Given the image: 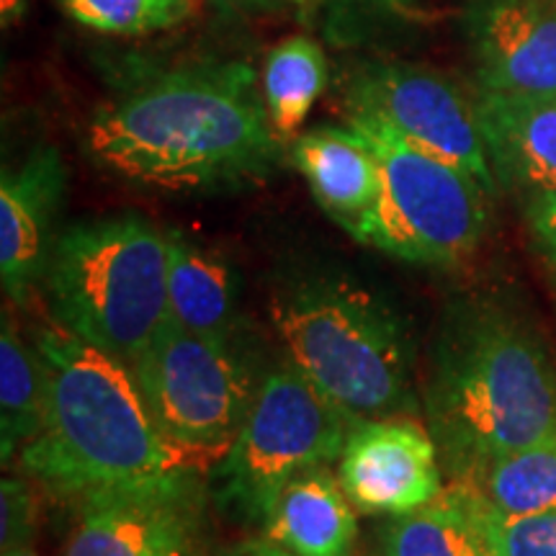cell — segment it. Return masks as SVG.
I'll list each match as a JSON object with an SVG mask.
<instances>
[{
	"label": "cell",
	"instance_id": "6da1fadb",
	"mask_svg": "<svg viewBox=\"0 0 556 556\" xmlns=\"http://www.w3.org/2000/svg\"><path fill=\"white\" fill-rule=\"evenodd\" d=\"M281 144L255 70L235 60L135 70L83 137L111 176L173 193L258 184L276 170Z\"/></svg>",
	"mask_w": 556,
	"mask_h": 556
},
{
	"label": "cell",
	"instance_id": "7a4b0ae2",
	"mask_svg": "<svg viewBox=\"0 0 556 556\" xmlns=\"http://www.w3.org/2000/svg\"><path fill=\"white\" fill-rule=\"evenodd\" d=\"M45 368V417L21 448L24 475L67 503L206 471L217 458L180 446L124 361L62 328L34 336Z\"/></svg>",
	"mask_w": 556,
	"mask_h": 556
},
{
	"label": "cell",
	"instance_id": "3957f363",
	"mask_svg": "<svg viewBox=\"0 0 556 556\" xmlns=\"http://www.w3.org/2000/svg\"><path fill=\"white\" fill-rule=\"evenodd\" d=\"M426 420L454 482L556 428V368L544 340L495 302L443 317L426 384Z\"/></svg>",
	"mask_w": 556,
	"mask_h": 556
},
{
	"label": "cell",
	"instance_id": "277c9868",
	"mask_svg": "<svg viewBox=\"0 0 556 556\" xmlns=\"http://www.w3.org/2000/svg\"><path fill=\"white\" fill-rule=\"evenodd\" d=\"M270 323L287 361L353 422L413 407V340L405 319L366 283L302 276L274 291Z\"/></svg>",
	"mask_w": 556,
	"mask_h": 556
},
{
	"label": "cell",
	"instance_id": "5b68a950",
	"mask_svg": "<svg viewBox=\"0 0 556 556\" xmlns=\"http://www.w3.org/2000/svg\"><path fill=\"white\" fill-rule=\"evenodd\" d=\"M54 323L129 368L168 312V229L139 214L75 222L58 232L45 276Z\"/></svg>",
	"mask_w": 556,
	"mask_h": 556
},
{
	"label": "cell",
	"instance_id": "8992f818",
	"mask_svg": "<svg viewBox=\"0 0 556 556\" xmlns=\"http://www.w3.org/2000/svg\"><path fill=\"white\" fill-rule=\"evenodd\" d=\"M345 124L368 142L381 180L377 204L353 238L420 266L467 261L486 232L492 193L467 170L413 148L366 111L345 109Z\"/></svg>",
	"mask_w": 556,
	"mask_h": 556
},
{
	"label": "cell",
	"instance_id": "52a82bcc",
	"mask_svg": "<svg viewBox=\"0 0 556 556\" xmlns=\"http://www.w3.org/2000/svg\"><path fill=\"white\" fill-rule=\"evenodd\" d=\"M356 422L291 361L268 368L238 438L214 467L217 495L235 516L263 523L291 479L340 462Z\"/></svg>",
	"mask_w": 556,
	"mask_h": 556
},
{
	"label": "cell",
	"instance_id": "ba28073f",
	"mask_svg": "<svg viewBox=\"0 0 556 556\" xmlns=\"http://www.w3.org/2000/svg\"><path fill=\"white\" fill-rule=\"evenodd\" d=\"M131 371L168 435L217 462L238 438L261 384L235 340L197 336L170 317Z\"/></svg>",
	"mask_w": 556,
	"mask_h": 556
},
{
	"label": "cell",
	"instance_id": "9c48e42d",
	"mask_svg": "<svg viewBox=\"0 0 556 556\" xmlns=\"http://www.w3.org/2000/svg\"><path fill=\"white\" fill-rule=\"evenodd\" d=\"M343 106L377 116L413 148L467 170L486 193H497L475 101L446 75L409 62L366 60L345 75Z\"/></svg>",
	"mask_w": 556,
	"mask_h": 556
},
{
	"label": "cell",
	"instance_id": "30bf717a",
	"mask_svg": "<svg viewBox=\"0 0 556 556\" xmlns=\"http://www.w3.org/2000/svg\"><path fill=\"white\" fill-rule=\"evenodd\" d=\"M204 475L191 471L83 500L65 556H189L204 505Z\"/></svg>",
	"mask_w": 556,
	"mask_h": 556
},
{
	"label": "cell",
	"instance_id": "8fae6325",
	"mask_svg": "<svg viewBox=\"0 0 556 556\" xmlns=\"http://www.w3.org/2000/svg\"><path fill=\"white\" fill-rule=\"evenodd\" d=\"M340 484L361 513H413L443 492L441 454L430 430L405 415L358 420L340 454Z\"/></svg>",
	"mask_w": 556,
	"mask_h": 556
},
{
	"label": "cell",
	"instance_id": "7c38bea8",
	"mask_svg": "<svg viewBox=\"0 0 556 556\" xmlns=\"http://www.w3.org/2000/svg\"><path fill=\"white\" fill-rule=\"evenodd\" d=\"M462 31L479 90L556 93V0H467Z\"/></svg>",
	"mask_w": 556,
	"mask_h": 556
},
{
	"label": "cell",
	"instance_id": "4fadbf2b",
	"mask_svg": "<svg viewBox=\"0 0 556 556\" xmlns=\"http://www.w3.org/2000/svg\"><path fill=\"white\" fill-rule=\"evenodd\" d=\"M67 170L58 148L29 152L0 176V278L11 302L26 304L41 287L50 261L54 219L62 206Z\"/></svg>",
	"mask_w": 556,
	"mask_h": 556
},
{
	"label": "cell",
	"instance_id": "5bb4252c",
	"mask_svg": "<svg viewBox=\"0 0 556 556\" xmlns=\"http://www.w3.org/2000/svg\"><path fill=\"white\" fill-rule=\"evenodd\" d=\"M475 106L497 189L516 191L523 199L556 191V93L479 90Z\"/></svg>",
	"mask_w": 556,
	"mask_h": 556
},
{
	"label": "cell",
	"instance_id": "9a60e30c",
	"mask_svg": "<svg viewBox=\"0 0 556 556\" xmlns=\"http://www.w3.org/2000/svg\"><path fill=\"white\" fill-rule=\"evenodd\" d=\"M291 163L317 204L345 229H356L379 199V165L353 127H317L291 139Z\"/></svg>",
	"mask_w": 556,
	"mask_h": 556
},
{
	"label": "cell",
	"instance_id": "2e32d148",
	"mask_svg": "<svg viewBox=\"0 0 556 556\" xmlns=\"http://www.w3.org/2000/svg\"><path fill=\"white\" fill-rule=\"evenodd\" d=\"M261 526L263 536L296 556H353L358 539L356 507L330 467L291 479Z\"/></svg>",
	"mask_w": 556,
	"mask_h": 556
},
{
	"label": "cell",
	"instance_id": "e0dca14e",
	"mask_svg": "<svg viewBox=\"0 0 556 556\" xmlns=\"http://www.w3.org/2000/svg\"><path fill=\"white\" fill-rule=\"evenodd\" d=\"M238 276L227 258L180 229H168V312L180 328L235 340Z\"/></svg>",
	"mask_w": 556,
	"mask_h": 556
},
{
	"label": "cell",
	"instance_id": "ac0fdd59",
	"mask_svg": "<svg viewBox=\"0 0 556 556\" xmlns=\"http://www.w3.org/2000/svg\"><path fill=\"white\" fill-rule=\"evenodd\" d=\"M475 503L462 484L451 482L433 503L413 513L389 516L377 556H486Z\"/></svg>",
	"mask_w": 556,
	"mask_h": 556
},
{
	"label": "cell",
	"instance_id": "d6986e66",
	"mask_svg": "<svg viewBox=\"0 0 556 556\" xmlns=\"http://www.w3.org/2000/svg\"><path fill=\"white\" fill-rule=\"evenodd\" d=\"M492 516L520 518L556 507V428L531 446L486 464L458 482Z\"/></svg>",
	"mask_w": 556,
	"mask_h": 556
},
{
	"label": "cell",
	"instance_id": "ffe728a7",
	"mask_svg": "<svg viewBox=\"0 0 556 556\" xmlns=\"http://www.w3.org/2000/svg\"><path fill=\"white\" fill-rule=\"evenodd\" d=\"M330 83V65L325 50L312 37L294 34L281 39L268 52L263 65L261 90L268 119L281 142L296 139L312 106Z\"/></svg>",
	"mask_w": 556,
	"mask_h": 556
},
{
	"label": "cell",
	"instance_id": "44dd1931",
	"mask_svg": "<svg viewBox=\"0 0 556 556\" xmlns=\"http://www.w3.org/2000/svg\"><path fill=\"white\" fill-rule=\"evenodd\" d=\"M45 417V368L37 343H26L11 312L0 325V454L9 464L39 433Z\"/></svg>",
	"mask_w": 556,
	"mask_h": 556
},
{
	"label": "cell",
	"instance_id": "7402d4cb",
	"mask_svg": "<svg viewBox=\"0 0 556 556\" xmlns=\"http://www.w3.org/2000/svg\"><path fill=\"white\" fill-rule=\"evenodd\" d=\"M83 29L106 37H148L193 16V0H54Z\"/></svg>",
	"mask_w": 556,
	"mask_h": 556
},
{
	"label": "cell",
	"instance_id": "603a6c76",
	"mask_svg": "<svg viewBox=\"0 0 556 556\" xmlns=\"http://www.w3.org/2000/svg\"><path fill=\"white\" fill-rule=\"evenodd\" d=\"M471 503H475V497H471ZM475 510L486 546L497 556H556V507L520 518L492 516L477 503Z\"/></svg>",
	"mask_w": 556,
	"mask_h": 556
},
{
	"label": "cell",
	"instance_id": "cb8c5ba5",
	"mask_svg": "<svg viewBox=\"0 0 556 556\" xmlns=\"http://www.w3.org/2000/svg\"><path fill=\"white\" fill-rule=\"evenodd\" d=\"M37 528V500L29 482L18 477H5L0 484V546L29 548Z\"/></svg>",
	"mask_w": 556,
	"mask_h": 556
},
{
	"label": "cell",
	"instance_id": "d4e9b609",
	"mask_svg": "<svg viewBox=\"0 0 556 556\" xmlns=\"http://www.w3.org/2000/svg\"><path fill=\"white\" fill-rule=\"evenodd\" d=\"M420 0H328L332 24L340 31L351 29L366 18H407Z\"/></svg>",
	"mask_w": 556,
	"mask_h": 556
},
{
	"label": "cell",
	"instance_id": "484cf974",
	"mask_svg": "<svg viewBox=\"0 0 556 556\" xmlns=\"http://www.w3.org/2000/svg\"><path fill=\"white\" fill-rule=\"evenodd\" d=\"M526 225L536 242L541 258L546 261L548 270L556 278V191L533 193L523 199Z\"/></svg>",
	"mask_w": 556,
	"mask_h": 556
},
{
	"label": "cell",
	"instance_id": "4316f807",
	"mask_svg": "<svg viewBox=\"0 0 556 556\" xmlns=\"http://www.w3.org/2000/svg\"><path fill=\"white\" fill-rule=\"evenodd\" d=\"M212 9L227 16H263L287 5V0H206Z\"/></svg>",
	"mask_w": 556,
	"mask_h": 556
},
{
	"label": "cell",
	"instance_id": "83f0119b",
	"mask_svg": "<svg viewBox=\"0 0 556 556\" xmlns=\"http://www.w3.org/2000/svg\"><path fill=\"white\" fill-rule=\"evenodd\" d=\"M225 556H296V554L287 552V548L274 544V541L263 539V541H250V544L232 548V552H227Z\"/></svg>",
	"mask_w": 556,
	"mask_h": 556
},
{
	"label": "cell",
	"instance_id": "f1b7e54d",
	"mask_svg": "<svg viewBox=\"0 0 556 556\" xmlns=\"http://www.w3.org/2000/svg\"><path fill=\"white\" fill-rule=\"evenodd\" d=\"M26 9H29V0H0V26L11 29V26L21 24Z\"/></svg>",
	"mask_w": 556,
	"mask_h": 556
},
{
	"label": "cell",
	"instance_id": "f546056e",
	"mask_svg": "<svg viewBox=\"0 0 556 556\" xmlns=\"http://www.w3.org/2000/svg\"><path fill=\"white\" fill-rule=\"evenodd\" d=\"M3 556H39V554H34L31 548H11V552H3Z\"/></svg>",
	"mask_w": 556,
	"mask_h": 556
},
{
	"label": "cell",
	"instance_id": "4dcf8cb0",
	"mask_svg": "<svg viewBox=\"0 0 556 556\" xmlns=\"http://www.w3.org/2000/svg\"><path fill=\"white\" fill-rule=\"evenodd\" d=\"M486 556H497L495 552H492V548H490V552H486Z\"/></svg>",
	"mask_w": 556,
	"mask_h": 556
}]
</instances>
